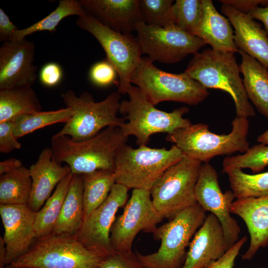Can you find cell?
<instances>
[{"label":"cell","instance_id":"obj_1","mask_svg":"<svg viewBox=\"0 0 268 268\" xmlns=\"http://www.w3.org/2000/svg\"><path fill=\"white\" fill-rule=\"evenodd\" d=\"M128 140L120 127H108L82 140L54 135L51 148L57 162L66 163L72 174H83L98 170L114 171L116 154Z\"/></svg>","mask_w":268,"mask_h":268},{"label":"cell","instance_id":"obj_2","mask_svg":"<svg viewBox=\"0 0 268 268\" xmlns=\"http://www.w3.org/2000/svg\"><path fill=\"white\" fill-rule=\"evenodd\" d=\"M235 53L206 49L197 53L185 71L206 88L227 92L233 98L237 117L248 119L255 115L240 75Z\"/></svg>","mask_w":268,"mask_h":268},{"label":"cell","instance_id":"obj_3","mask_svg":"<svg viewBox=\"0 0 268 268\" xmlns=\"http://www.w3.org/2000/svg\"><path fill=\"white\" fill-rule=\"evenodd\" d=\"M228 134L210 132L206 124L199 123L178 129L167 134L166 140L176 145L184 155L202 163H209L218 155L244 153L250 148L247 119L236 117Z\"/></svg>","mask_w":268,"mask_h":268},{"label":"cell","instance_id":"obj_4","mask_svg":"<svg viewBox=\"0 0 268 268\" xmlns=\"http://www.w3.org/2000/svg\"><path fill=\"white\" fill-rule=\"evenodd\" d=\"M129 100L120 102L119 112L126 122L120 128L126 136L136 137V144L146 145L151 135L159 133H171L192 123L184 118L189 108L184 106L167 112L157 109L137 86L132 85L128 89Z\"/></svg>","mask_w":268,"mask_h":268},{"label":"cell","instance_id":"obj_5","mask_svg":"<svg viewBox=\"0 0 268 268\" xmlns=\"http://www.w3.org/2000/svg\"><path fill=\"white\" fill-rule=\"evenodd\" d=\"M205 212L197 202L177 213L168 222L157 227L152 233L160 240L158 251L136 254L145 268H181L186 257V248L206 218Z\"/></svg>","mask_w":268,"mask_h":268},{"label":"cell","instance_id":"obj_6","mask_svg":"<svg viewBox=\"0 0 268 268\" xmlns=\"http://www.w3.org/2000/svg\"><path fill=\"white\" fill-rule=\"evenodd\" d=\"M62 96L72 115L56 135H67L75 140H82L108 127L121 128L126 122L124 118L117 116L121 102L118 92L111 93L99 102L86 91L77 96L73 90H68Z\"/></svg>","mask_w":268,"mask_h":268},{"label":"cell","instance_id":"obj_7","mask_svg":"<svg viewBox=\"0 0 268 268\" xmlns=\"http://www.w3.org/2000/svg\"><path fill=\"white\" fill-rule=\"evenodd\" d=\"M184 156L175 145L167 149L146 145L134 148L126 144L119 149L115 157L116 183L129 189L150 190L163 172Z\"/></svg>","mask_w":268,"mask_h":268},{"label":"cell","instance_id":"obj_8","mask_svg":"<svg viewBox=\"0 0 268 268\" xmlns=\"http://www.w3.org/2000/svg\"><path fill=\"white\" fill-rule=\"evenodd\" d=\"M131 82L155 106L169 101L197 105L209 94L206 88L185 72L178 74L163 71L147 57H141Z\"/></svg>","mask_w":268,"mask_h":268},{"label":"cell","instance_id":"obj_9","mask_svg":"<svg viewBox=\"0 0 268 268\" xmlns=\"http://www.w3.org/2000/svg\"><path fill=\"white\" fill-rule=\"evenodd\" d=\"M35 244L10 265L13 268H99L103 259L87 249L74 235L53 233Z\"/></svg>","mask_w":268,"mask_h":268},{"label":"cell","instance_id":"obj_10","mask_svg":"<svg viewBox=\"0 0 268 268\" xmlns=\"http://www.w3.org/2000/svg\"><path fill=\"white\" fill-rule=\"evenodd\" d=\"M202 162L184 156L167 168L150 189L152 203L163 218L174 217L197 203L195 188Z\"/></svg>","mask_w":268,"mask_h":268},{"label":"cell","instance_id":"obj_11","mask_svg":"<svg viewBox=\"0 0 268 268\" xmlns=\"http://www.w3.org/2000/svg\"><path fill=\"white\" fill-rule=\"evenodd\" d=\"M76 25L92 34L103 48L106 59L115 68L119 78L118 92L127 94L132 85V74L142 55L140 44L132 34L112 30L94 17L85 15L79 16Z\"/></svg>","mask_w":268,"mask_h":268},{"label":"cell","instance_id":"obj_12","mask_svg":"<svg viewBox=\"0 0 268 268\" xmlns=\"http://www.w3.org/2000/svg\"><path fill=\"white\" fill-rule=\"evenodd\" d=\"M163 218L155 208L150 190L133 189L123 213L116 218L110 231L115 252L132 251L134 241L140 231L153 233Z\"/></svg>","mask_w":268,"mask_h":268},{"label":"cell","instance_id":"obj_13","mask_svg":"<svg viewBox=\"0 0 268 268\" xmlns=\"http://www.w3.org/2000/svg\"><path fill=\"white\" fill-rule=\"evenodd\" d=\"M136 38L142 54L153 62L178 63L189 54L195 55L206 43L176 26L163 28L148 25L143 22L136 26Z\"/></svg>","mask_w":268,"mask_h":268},{"label":"cell","instance_id":"obj_14","mask_svg":"<svg viewBox=\"0 0 268 268\" xmlns=\"http://www.w3.org/2000/svg\"><path fill=\"white\" fill-rule=\"evenodd\" d=\"M129 189L115 183L104 202L94 209L74 235L87 249L102 258L116 252L110 242V231L119 208L128 201Z\"/></svg>","mask_w":268,"mask_h":268},{"label":"cell","instance_id":"obj_15","mask_svg":"<svg viewBox=\"0 0 268 268\" xmlns=\"http://www.w3.org/2000/svg\"><path fill=\"white\" fill-rule=\"evenodd\" d=\"M195 197L197 202L205 212H210L218 219L230 248L240 239L241 231L229 209L235 197L231 190L222 193L217 173L209 163L202 164L195 188Z\"/></svg>","mask_w":268,"mask_h":268},{"label":"cell","instance_id":"obj_16","mask_svg":"<svg viewBox=\"0 0 268 268\" xmlns=\"http://www.w3.org/2000/svg\"><path fill=\"white\" fill-rule=\"evenodd\" d=\"M35 47L25 38L3 43L0 48V90L31 86L37 78Z\"/></svg>","mask_w":268,"mask_h":268},{"label":"cell","instance_id":"obj_17","mask_svg":"<svg viewBox=\"0 0 268 268\" xmlns=\"http://www.w3.org/2000/svg\"><path fill=\"white\" fill-rule=\"evenodd\" d=\"M36 214L27 204H0L6 249V265L26 253L37 238L34 227Z\"/></svg>","mask_w":268,"mask_h":268},{"label":"cell","instance_id":"obj_18","mask_svg":"<svg viewBox=\"0 0 268 268\" xmlns=\"http://www.w3.org/2000/svg\"><path fill=\"white\" fill-rule=\"evenodd\" d=\"M181 268H204L221 258L230 248L218 219L206 215L193 236Z\"/></svg>","mask_w":268,"mask_h":268},{"label":"cell","instance_id":"obj_19","mask_svg":"<svg viewBox=\"0 0 268 268\" xmlns=\"http://www.w3.org/2000/svg\"><path fill=\"white\" fill-rule=\"evenodd\" d=\"M87 15L107 27L125 34L135 32L142 22L138 0H79Z\"/></svg>","mask_w":268,"mask_h":268},{"label":"cell","instance_id":"obj_20","mask_svg":"<svg viewBox=\"0 0 268 268\" xmlns=\"http://www.w3.org/2000/svg\"><path fill=\"white\" fill-rule=\"evenodd\" d=\"M221 10L234 28V39L238 49L268 69V35L266 30L248 13L240 12L224 4Z\"/></svg>","mask_w":268,"mask_h":268},{"label":"cell","instance_id":"obj_21","mask_svg":"<svg viewBox=\"0 0 268 268\" xmlns=\"http://www.w3.org/2000/svg\"><path fill=\"white\" fill-rule=\"evenodd\" d=\"M230 212L245 223L250 237L244 260H250L261 248L268 245V196L236 199L230 206Z\"/></svg>","mask_w":268,"mask_h":268},{"label":"cell","instance_id":"obj_22","mask_svg":"<svg viewBox=\"0 0 268 268\" xmlns=\"http://www.w3.org/2000/svg\"><path fill=\"white\" fill-rule=\"evenodd\" d=\"M29 170L32 189L27 205L37 212L50 197L53 189L71 172L69 166H63L53 159L52 148L49 147L42 150L36 163Z\"/></svg>","mask_w":268,"mask_h":268},{"label":"cell","instance_id":"obj_23","mask_svg":"<svg viewBox=\"0 0 268 268\" xmlns=\"http://www.w3.org/2000/svg\"><path fill=\"white\" fill-rule=\"evenodd\" d=\"M195 36L209 44L214 50L234 53L238 51L229 20L217 11L211 0H202L201 15Z\"/></svg>","mask_w":268,"mask_h":268},{"label":"cell","instance_id":"obj_24","mask_svg":"<svg viewBox=\"0 0 268 268\" xmlns=\"http://www.w3.org/2000/svg\"><path fill=\"white\" fill-rule=\"evenodd\" d=\"M237 52L242 58L239 67L248 99L268 119V69L241 50Z\"/></svg>","mask_w":268,"mask_h":268},{"label":"cell","instance_id":"obj_25","mask_svg":"<svg viewBox=\"0 0 268 268\" xmlns=\"http://www.w3.org/2000/svg\"><path fill=\"white\" fill-rule=\"evenodd\" d=\"M84 222L82 175L73 174L63 207L52 233L75 235Z\"/></svg>","mask_w":268,"mask_h":268},{"label":"cell","instance_id":"obj_26","mask_svg":"<svg viewBox=\"0 0 268 268\" xmlns=\"http://www.w3.org/2000/svg\"><path fill=\"white\" fill-rule=\"evenodd\" d=\"M41 111L42 107L32 87L22 86L0 90V123Z\"/></svg>","mask_w":268,"mask_h":268},{"label":"cell","instance_id":"obj_27","mask_svg":"<svg viewBox=\"0 0 268 268\" xmlns=\"http://www.w3.org/2000/svg\"><path fill=\"white\" fill-rule=\"evenodd\" d=\"M82 175L84 221L106 200L116 183V177L114 171L110 170H98Z\"/></svg>","mask_w":268,"mask_h":268},{"label":"cell","instance_id":"obj_28","mask_svg":"<svg viewBox=\"0 0 268 268\" xmlns=\"http://www.w3.org/2000/svg\"><path fill=\"white\" fill-rule=\"evenodd\" d=\"M72 175L73 174L70 173L58 184L53 194L37 212L34 225L37 238L43 237L52 233L61 213Z\"/></svg>","mask_w":268,"mask_h":268},{"label":"cell","instance_id":"obj_29","mask_svg":"<svg viewBox=\"0 0 268 268\" xmlns=\"http://www.w3.org/2000/svg\"><path fill=\"white\" fill-rule=\"evenodd\" d=\"M32 189L29 170L24 166L0 177V203L27 204Z\"/></svg>","mask_w":268,"mask_h":268},{"label":"cell","instance_id":"obj_30","mask_svg":"<svg viewBox=\"0 0 268 268\" xmlns=\"http://www.w3.org/2000/svg\"><path fill=\"white\" fill-rule=\"evenodd\" d=\"M87 15L77 0H61L57 8L46 17L36 23L22 29H17L12 34L10 41L25 38L28 35L37 32H54L59 23L65 18L71 15L79 16Z\"/></svg>","mask_w":268,"mask_h":268},{"label":"cell","instance_id":"obj_31","mask_svg":"<svg viewBox=\"0 0 268 268\" xmlns=\"http://www.w3.org/2000/svg\"><path fill=\"white\" fill-rule=\"evenodd\" d=\"M226 174L236 199L268 196V171L249 174L241 169H234Z\"/></svg>","mask_w":268,"mask_h":268},{"label":"cell","instance_id":"obj_32","mask_svg":"<svg viewBox=\"0 0 268 268\" xmlns=\"http://www.w3.org/2000/svg\"><path fill=\"white\" fill-rule=\"evenodd\" d=\"M72 112L68 108L24 115L14 119V134L18 139L43 127L58 123H66Z\"/></svg>","mask_w":268,"mask_h":268},{"label":"cell","instance_id":"obj_33","mask_svg":"<svg viewBox=\"0 0 268 268\" xmlns=\"http://www.w3.org/2000/svg\"><path fill=\"white\" fill-rule=\"evenodd\" d=\"M268 165V145L260 143L250 147L244 153L226 157L222 172L226 173L234 169L249 168L253 173H258Z\"/></svg>","mask_w":268,"mask_h":268},{"label":"cell","instance_id":"obj_34","mask_svg":"<svg viewBox=\"0 0 268 268\" xmlns=\"http://www.w3.org/2000/svg\"><path fill=\"white\" fill-rule=\"evenodd\" d=\"M172 0H138L142 21L145 24L168 28L175 26Z\"/></svg>","mask_w":268,"mask_h":268},{"label":"cell","instance_id":"obj_35","mask_svg":"<svg viewBox=\"0 0 268 268\" xmlns=\"http://www.w3.org/2000/svg\"><path fill=\"white\" fill-rule=\"evenodd\" d=\"M202 12V0H176L172 5L175 25L195 36Z\"/></svg>","mask_w":268,"mask_h":268},{"label":"cell","instance_id":"obj_36","mask_svg":"<svg viewBox=\"0 0 268 268\" xmlns=\"http://www.w3.org/2000/svg\"><path fill=\"white\" fill-rule=\"evenodd\" d=\"M117 76L115 68L106 58L93 65L89 71L90 81L100 87H106L112 84Z\"/></svg>","mask_w":268,"mask_h":268},{"label":"cell","instance_id":"obj_37","mask_svg":"<svg viewBox=\"0 0 268 268\" xmlns=\"http://www.w3.org/2000/svg\"><path fill=\"white\" fill-rule=\"evenodd\" d=\"M99 268H145L139 260L136 252H116L103 258Z\"/></svg>","mask_w":268,"mask_h":268},{"label":"cell","instance_id":"obj_38","mask_svg":"<svg viewBox=\"0 0 268 268\" xmlns=\"http://www.w3.org/2000/svg\"><path fill=\"white\" fill-rule=\"evenodd\" d=\"M13 121L0 123V152L8 153L21 147V143L14 134Z\"/></svg>","mask_w":268,"mask_h":268},{"label":"cell","instance_id":"obj_39","mask_svg":"<svg viewBox=\"0 0 268 268\" xmlns=\"http://www.w3.org/2000/svg\"><path fill=\"white\" fill-rule=\"evenodd\" d=\"M63 77V71L61 66L55 62H50L44 65L39 74L41 83L47 87L57 85Z\"/></svg>","mask_w":268,"mask_h":268},{"label":"cell","instance_id":"obj_40","mask_svg":"<svg viewBox=\"0 0 268 268\" xmlns=\"http://www.w3.org/2000/svg\"><path fill=\"white\" fill-rule=\"evenodd\" d=\"M247 240L246 236L240 238L221 258L204 268H234L235 261Z\"/></svg>","mask_w":268,"mask_h":268},{"label":"cell","instance_id":"obj_41","mask_svg":"<svg viewBox=\"0 0 268 268\" xmlns=\"http://www.w3.org/2000/svg\"><path fill=\"white\" fill-rule=\"evenodd\" d=\"M219 1L222 4L230 5L243 13H249L259 5L262 7L268 6V0H219Z\"/></svg>","mask_w":268,"mask_h":268},{"label":"cell","instance_id":"obj_42","mask_svg":"<svg viewBox=\"0 0 268 268\" xmlns=\"http://www.w3.org/2000/svg\"><path fill=\"white\" fill-rule=\"evenodd\" d=\"M18 29L2 9L0 8V41H10L13 33Z\"/></svg>","mask_w":268,"mask_h":268},{"label":"cell","instance_id":"obj_43","mask_svg":"<svg viewBox=\"0 0 268 268\" xmlns=\"http://www.w3.org/2000/svg\"><path fill=\"white\" fill-rule=\"evenodd\" d=\"M249 14L253 19L262 21L268 35V6H257L251 10Z\"/></svg>","mask_w":268,"mask_h":268},{"label":"cell","instance_id":"obj_44","mask_svg":"<svg viewBox=\"0 0 268 268\" xmlns=\"http://www.w3.org/2000/svg\"><path fill=\"white\" fill-rule=\"evenodd\" d=\"M22 166V162L19 159L10 158L0 162V175L15 170Z\"/></svg>","mask_w":268,"mask_h":268},{"label":"cell","instance_id":"obj_45","mask_svg":"<svg viewBox=\"0 0 268 268\" xmlns=\"http://www.w3.org/2000/svg\"><path fill=\"white\" fill-rule=\"evenodd\" d=\"M6 249L4 239L0 237V268H5L6 265Z\"/></svg>","mask_w":268,"mask_h":268},{"label":"cell","instance_id":"obj_46","mask_svg":"<svg viewBox=\"0 0 268 268\" xmlns=\"http://www.w3.org/2000/svg\"><path fill=\"white\" fill-rule=\"evenodd\" d=\"M257 141L260 143L268 145V129L257 137Z\"/></svg>","mask_w":268,"mask_h":268},{"label":"cell","instance_id":"obj_47","mask_svg":"<svg viewBox=\"0 0 268 268\" xmlns=\"http://www.w3.org/2000/svg\"><path fill=\"white\" fill-rule=\"evenodd\" d=\"M7 268H12V267L10 265H9L8 266V267H7Z\"/></svg>","mask_w":268,"mask_h":268},{"label":"cell","instance_id":"obj_48","mask_svg":"<svg viewBox=\"0 0 268 268\" xmlns=\"http://www.w3.org/2000/svg\"><path fill=\"white\" fill-rule=\"evenodd\" d=\"M241 268V267H238V268ZM266 268L263 267V268Z\"/></svg>","mask_w":268,"mask_h":268}]
</instances>
